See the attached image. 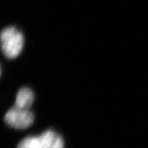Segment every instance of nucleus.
I'll list each match as a JSON object with an SVG mask.
<instances>
[{
	"label": "nucleus",
	"instance_id": "nucleus-3",
	"mask_svg": "<svg viewBox=\"0 0 148 148\" xmlns=\"http://www.w3.org/2000/svg\"><path fill=\"white\" fill-rule=\"evenodd\" d=\"M5 121L7 125L14 129H25L33 123L34 116L29 110L21 109L14 106L6 113Z\"/></svg>",
	"mask_w": 148,
	"mask_h": 148
},
{
	"label": "nucleus",
	"instance_id": "nucleus-4",
	"mask_svg": "<svg viewBox=\"0 0 148 148\" xmlns=\"http://www.w3.org/2000/svg\"><path fill=\"white\" fill-rule=\"evenodd\" d=\"M34 101V95L31 89L24 87L19 90L17 94L14 106L21 109L29 110Z\"/></svg>",
	"mask_w": 148,
	"mask_h": 148
},
{
	"label": "nucleus",
	"instance_id": "nucleus-2",
	"mask_svg": "<svg viewBox=\"0 0 148 148\" xmlns=\"http://www.w3.org/2000/svg\"><path fill=\"white\" fill-rule=\"evenodd\" d=\"M62 138L52 130H47L39 136H29L22 140L17 148H64Z\"/></svg>",
	"mask_w": 148,
	"mask_h": 148
},
{
	"label": "nucleus",
	"instance_id": "nucleus-1",
	"mask_svg": "<svg viewBox=\"0 0 148 148\" xmlns=\"http://www.w3.org/2000/svg\"><path fill=\"white\" fill-rule=\"evenodd\" d=\"M2 51L5 56L12 59L21 54L23 47V36L18 29L9 27L1 33Z\"/></svg>",
	"mask_w": 148,
	"mask_h": 148
}]
</instances>
